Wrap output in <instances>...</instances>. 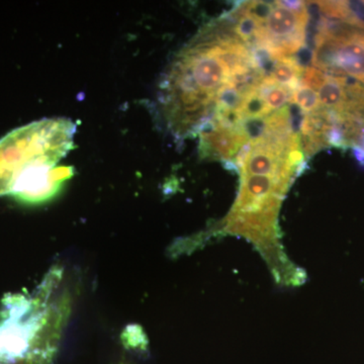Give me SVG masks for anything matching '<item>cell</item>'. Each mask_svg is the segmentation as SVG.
<instances>
[{
  "label": "cell",
  "mask_w": 364,
  "mask_h": 364,
  "mask_svg": "<svg viewBox=\"0 0 364 364\" xmlns=\"http://www.w3.org/2000/svg\"><path fill=\"white\" fill-rule=\"evenodd\" d=\"M326 78H327V73L325 72L316 68V67H308L303 71L301 83L318 91V88L324 83Z\"/></svg>",
  "instance_id": "8"
},
{
  "label": "cell",
  "mask_w": 364,
  "mask_h": 364,
  "mask_svg": "<svg viewBox=\"0 0 364 364\" xmlns=\"http://www.w3.org/2000/svg\"><path fill=\"white\" fill-rule=\"evenodd\" d=\"M76 124L69 119H43L0 139V196L36 165H57L73 147Z\"/></svg>",
  "instance_id": "1"
},
{
  "label": "cell",
  "mask_w": 364,
  "mask_h": 364,
  "mask_svg": "<svg viewBox=\"0 0 364 364\" xmlns=\"http://www.w3.org/2000/svg\"><path fill=\"white\" fill-rule=\"evenodd\" d=\"M73 176V168L40 164L26 170L14 184L11 196L21 203L36 205L50 200Z\"/></svg>",
  "instance_id": "2"
},
{
  "label": "cell",
  "mask_w": 364,
  "mask_h": 364,
  "mask_svg": "<svg viewBox=\"0 0 364 364\" xmlns=\"http://www.w3.org/2000/svg\"><path fill=\"white\" fill-rule=\"evenodd\" d=\"M279 6L284 7V9H289V11H294V13L303 14L306 13V2L304 1H277Z\"/></svg>",
  "instance_id": "9"
},
{
  "label": "cell",
  "mask_w": 364,
  "mask_h": 364,
  "mask_svg": "<svg viewBox=\"0 0 364 364\" xmlns=\"http://www.w3.org/2000/svg\"><path fill=\"white\" fill-rule=\"evenodd\" d=\"M269 107H267V102L261 97L259 90H254L244 95L243 102L239 111L241 121L246 119H265L269 116Z\"/></svg>",
  "instance_id": "6"
},
{
  "label": "cell",
  "mask_w": 364,
  "mask_h": 364,
  "mask_svg": "<svg viewBox=\"0 0 364 364\" xmlns=\"http://www.w3.org/2000/svg\"><path fill=\"white\" fill-rule=\"evenodd\" d=\"M303 68L298 61L289 57L279 59L273 64L267 77L277 85L294 90L301 83Z\"/></svg>",
  "instance_id": "4"
},
{
  "label": "cell",
  "mask_w": 364,
  "mask_h": 364,
  "mask_svg": "<svg viewBox=\"0 0 364 364\" xmlns=\"http://www.w3.org/2000/svg\"><path fill=\"white\" fill-rule=\"evenodd\" d=\"M200 150L203 157L229 159L238 154L241 148L249 142L241 124L235 127L224 126L210 119L200 130Z\"/></svg>",
  "instance_id": "3"
},
{
  "label": "cell",
  "mask_w": 364,
  "mask_h": 364,
  "mask_svg": "<svg viewBox=\"0 0 364 364\" xmlns=\"http://www.w3.org/2000/svg\"><path fill=\"white\" fill-rule=\"evenodd\" d=\"M258 90H259L261 97L267 102L270 111L282 109L287 102L291 100V95H293V90L284 87V86L277 85V83L270 80L267 76H265L262 82L260 83Z\"/></svg>",
  "instance_id": "5"
},
{
  "label": "cell",
  "mask_w": 364,
  "mask_h": 364,
  "mask_svg": "<svg viewBox=\"0 0 364 364\" xmlns=\"http://www.w3.org/2000/svg\"><path fill=\"white\" fill-rule=\"evenodd\" d=\"M291 100L306 114H312L322 109L317 91L301 83L293 90Z\"/></svg>",
  "instance_id": "7"
}]
</instances>
